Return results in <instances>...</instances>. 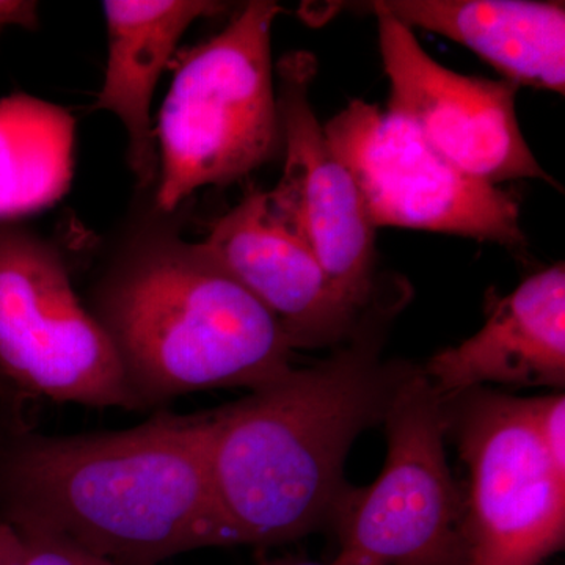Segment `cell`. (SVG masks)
Instances as JSON below:
<instances>
[{"label": "cell", "instance_id": "obj_5", "mask_svg": "<svg viewBox=\"0 0 565 565\" xmlns=\"http://www.w3.org/2000/svg\"><path fill=\"white\" fill-rule=\"evenodd\" d=\"M388 451L373 484L349 486L332 525L337 565H468L467 504L446 459L444 399L422 366L384 422Z\"/></svg>", "mask_w": 565, "mask_h": 565}, {"label": "cell", "instance_id": "obj_9", "mask_svg": "<svg viewBox=\"0 0 565 565\" xmlns=\"http://www.w3.org/2000/svg\"><path fill=\"white\" fill-rule=\"evenodd\" d=\"M277 70L285 166L278 184L264 192L267 207L310 248L348 299L371 307L384 289L375 278V228L311 106L318 63L310 52L296 51Z\"/></svg>", "mask_w": 565, "mask_h": 565}, {"label": "cell", "instance_id": "obj_15", "mask_svg": "<svg viewBox=\"0 0 565 565\" xmlns=\"http://www.w3.org/2000/svg\"><path fill=\"white\" fill-rule=\"evenodd\" d=\"M76 120L35 96L0 99V222L52 206L73 177Z\"/></svg>", "mask_w": 565, "mask_h": 565}, {"label": "cell", "instance_id": "obj_11", "mask_svg": "<svg viewBox=\"0 0 565 565\" xmlns=\"http://www.w3.org/2000/svg\"><path fill=\"white\" fill-rule=\"evenodd\" d=\"M199 244L274 316L296 351L348 343L374 305L362 308L345 297L310 248L274 217L262 191L217 218Z\"/></svg>", "mask_w": 565, "mask_h": 565}, {"label": "cell", "instance_id": "obj_2", "mask_svg": "<svg viewBox=\"0 0 565 565\" xmlns=\"http://www.w3.org/2000/svg\"><path fill=\"white\" fill-rule=\"evenodd\" d=\"M211 412L158 411L120 430L0 438V520L61 535L117 565H162L218 546Z\"/></svg>", "mask_w": 565, "mask_h": 565}, {"label": "cell", "instance_id": "obj_14", "mask_svg": "<svg viewBox=\"0 0 565 565\" xmlns=\"http://www.w3.org/2000/svg\"><path fill=\"white\" fill-rule=\"evenodd\" d=\"M109 54L95 109L117 115L128 134V161L141 189L158 182L159 154L151 102L162 71L185 31L222 13L207 0H107Z\"/></svg>", "mask_w": 565, "mask_h": 565}, {"label": "cell", "instance_id": "obj_8", "mask_svg": "<svg viewBox=\"0 0 565 565\" xmlns=\"http://www.w3.org/2000/svg\"><path fill=\"white\" fill-rule=\"evenodd\" d=\"M323 131L375 230L397 226L526 247L519 203L457 169L401 115L353 99Z\"/></svg>", "mask_w": 565, "mask_h": 565}, {"label": "cell", "instance_id": "obj_18", "mask_svg": "<svg viewBox=\"0 0 565 565\" xmlns=\"http://www.w3.org/2000/svg\"><path fill=\"white\" fill-rule=\"evenodd\" d=\"M39 25V3L28 0H0V33L9 28L35 31Z\"/></svg>", "mask_w": 565, "mask_h": 565}, {"label": "cell", "instance_id": "obj_7", "mask_svg": "<svg viewBox=\"0 0 565 565\" xmlns=\"http://www.w3.org/2000/svg\"><path fill=\"white\" fill-rule=\"evenodd\" d=\"M468 468V565H541L565 541V473L539 440L530 399L471 388L444 399Z\"/></svg>", "mask_w": 565, "mask_h": 565}, {"label": "cell", "instance_id": "obj_16", "mask_svg": "<svg viewBox=\"0 0 565 565\" xmlns=\"http://www.w3.org/2000/svg\"><path fill=\"white\" fill-rule=\"evenodd\" d=\"M14 531L20 534L28 565H117L93 555L61 535L39 530Z\"/></svg>", "mask_w": 565, "mask_h": 565}, {"label": "cell", "instance_id": "obj_1", "mask_svg": "<svg viewBox=\"0 0 565 565\" xmlns=\"http://www.w3.org/2000/svg\"><path fill=\"white\" fill-rule=\"evenodd\" d=\"M407 296L394 282L332 355L292 366L211 412L207 463L218 546L285 544L332 525L351 486L344 465L353 441L384 424L418 366L382 356L386 327Z\"/></svg>", "mask_w": 565, "mask_h": 565}, {"label": "cell", "instance_id": "obj_19", "mask_svg": "<svg viewBox=\"0 0 565 565\" xmlns=\"http://www.w3.org/2000/svg\"><path fill=\"white\" fill-rule=\"evenodd\" d=\"M22 405L0 385V438L14 427L24 426Z\"/></svg>", "mask_w": 565, "mask_h": 565}, {"label": "cell", "instance_id": "obj_20", "mask_svg": "<svg viewBox=\"0 0 565 565\" xmlns=\"http://www.w3.org/2000/svg\"><path fill=\"white\" fill-rule=\"evenodd\" d=\"M288 565H337V564H333V563L319 564V563H311V561H302V563H288Z\"/></svg>", "mask_w": 565, "mask_h": 565}, {"label": "cell", "instance_id": "obj_13", "mask_svg": "<svg viewBox=\"0 0 565 565\" xmlns=\"http://www.w3.org/2000/svg\"><path fill=\"white\" fill-rule=\"evenodd\" d=\"M375 14L456 41L516 87L565 92L564 2L384 0Z\"/></svg>", "mask_w": 565, "mask_h": 565}, {"label": "cell", "instance_id": "obj_12", "mask_svg": "<svg viewBox=\"0 0 565 565\" xmlns=\"http://www.w3.org/2000/svg\"><path fill=\"white\" fill-rule=\"evenodd\" d=\"M422 367L441 399L487 384L564 386V263L494 300L479 332L435 353Z\"/></svg>", "mask_w": 565, "mask_h": 565}, {"label": "cell", "instance_id": "obj_4", "mask_svg": "<svg viewBox=\"0 0 565 565\" xmlns=\"http://www.w3.org/2000/svg\"><path fill=\"white\" fill-rule=\"evenodd\" d=\"M281 7L252 0L217 35L178 58L159 111L162 214L206 185L243 180L281 145L273 68V25Z\"/></svg>", "mask_w": 565, "mask_h": 565}, {"label": "cell", "instance_id": "obj_17", "mask_svg": "<svg viewBox=\"0 0 565 565\" xmlns=\"http://www.w3.org/2000/svg\"><path fill=\"white\" fill-rule=\"evenodd\" d=\"M531 416L539 440L552 462L565 473V396L535 397L530 399Z\"/></svg>", "mask_w": 565, "mask_h": 565}, {"label": "cell", "instance_id": "obj_6", "mask_svg": "<svg viewBox=\"0 0 565 565\" xmlns=\"http://www.w3.org/2000/svg\"><path fill=\"white\" fill-rule=\"evenodd\" d=\"M0 385L21 404L141 412L61 250L14 222H0Z\"/></svg>", "mask_w": 565, "mask_h": 565}, {"label": "cell", "instance_id": "obj_21", "mask_svg": "<svg viewBox=\"0 0 565 565\" xmlns=\"http://www.w3.org/2000/svg\"><path fill=\"white\" fill-rule=\"evenodd\" d=\"M262 565H288V563H266Z\"/></svg>", "mask_w": 565, "mask_h": 565}, {"label": "cell", "instance_id": "obj_3", "mask_svg": "<svg viewBox=\"0 0 565 565\" xmlns=\"http://www.w3.org/2000/svg\"><path fill=\"white\" fill-rule=\"evenodd\" d=\"M140 411L206 390L269 384L292 367L280 323L199 243L166 225L134 234L92 289Z\"/></svg>", "mask_w": 565, "mask_h": 565}, {"label": "cell", "instance_id": "obj_10", "mask_svg": "<svg viewBox=\"0 0 565 565\" xmlns=\"http://www.w3.org/2000/svg\"><path fill=\"white\" fill-rule=\"evenodd\" d=\"M379 43L390 84L388 109L457 169L494 185L515 180L557 184L520 129L515 84L463 76L434 61L414 31L379 13Z\"/></svg>", "mask_w": 565, "mask_h": 565}]
</instances>
